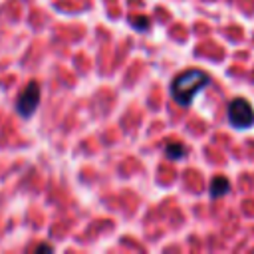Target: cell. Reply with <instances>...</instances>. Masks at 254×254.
Instances as JSON below:
<instances>
[{
    "label": "cell",
    "instance_id": "7a4b0ae2",
    "mask_svg": "<svg viewBox=\"0 0 254 254\" xmlns=\"http://www.w3.org/2000/svg\"><path fill=\"white\" fill-rule=\"evenodd\" d=\"M40 99H42L40 83H38V81H30V83L22 89V93L18 95V99H16V103H14V109H16V113H18L22 119H30V117L36 113V109H38V105H40Z\"/></svg>",
    "mask_w": 254,
    "mask_h": 254
},
{
    "label": "cell",
    "instance_id": "52a82bcc",
    "mask_svg": "<svg viewBox=\"0 0 254 254\" xmlns=\"http://www.w3.org/2000/svg\"><path fill=\"white\" fill-rule=\"evenodd\" d=\"M34 250L36 252H54V246L52 244H38Z\"/></svg>",
    "mask_w": 254,
    "mask_h": 254
},
{
    "label": "cell",
    "instance_id": "8992f818",
    "mask_svg": "<svg viewBox=\"0 0 254 254\" xmlns=\"http://www.w3.org/2000/svg\"><path fill=\"white\" fill-rule=\"evenodd\" d=\"M129 22H131V26H133L135 30H139V32H147V30H149V26H151L149 18H145V16H137V18H131Z\"/></svg>",
    "mask_w": 254,
    "mask_h": 254
},
{
    "label": "cell",
    "instance_id": "277c9868",
    "mask_svg": "<svg viewBox=\"0 0 254 254\" xmlns=\"http://www.w3.org/2000/svg\"><path fill=\"white\" fill-rule=\"evenodd\" d=\"M208 190H210V196H212V198L224 196V194L230 190V183H228V179H224V177H214V179L210 181Z\"/></svg>",
    "mask_w": 254,
    "mask_h": 254
},
{
    "label": "cell",
    "instance_id": "5b68a950",
    "mask_svg": "<svg viewBox=\"0 0 254 254\" xmlns=\"http://www.w3.org/2000/svg\"><path fill=\"white\" fill-rule=\"evenodd\" d=\"M165 155L169 159H173V161H179V159H183L187 155V147L183 143H169L165 147Z\"/></svg>",
    "mask_w": 254,
    "mask_h": 254
},
{
    "label": "cell",
    "instance_id": "6da1fadb",
    "mask_svg": "<svg viewBox=\"0 0 254 254\" xmlns=\"http://www.w3.org/2000/svg\"><path fill=\"white\" fill-rule=\"evenodd\" d=\"M210 83V75L202 69H187L179 75H175V79L171 81V97L175 103H179L181 107H189L194 99V95L204 89Z\"/></svg>",
    "mask_w": 254,
    "mask_h": 254
},
{
    "label": "cell",
    "instance_id": "3957f363",
    "mask_svg": "<svg viewBox=\"0 0 254 254\" xmlns=\"http://www.w3.org/2000/svg\"><path fill=\"white\" fill-rule=\"evenodd\" d=\"M228 121L234 129H248L254 125V109L252 105L242 99V97H236L228 103Z\"/></svg>",
    "mask_w": 254,
    "mask_h": 254
}]
</instances>
